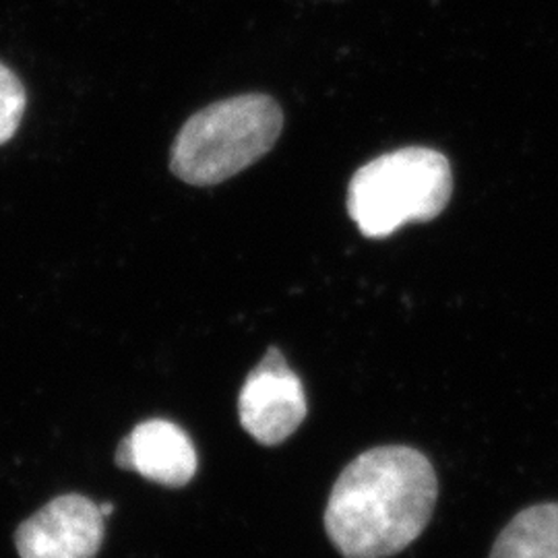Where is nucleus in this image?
<instances>
[{
  "label": "nucleus",
  "instance_id": "obj_6",
  "mask_svg": "<svg viewBox=\"0 0 558 558\" xmlns=\"http://www.w3.org/2000/svg\"><path fill=\"white\" fill-rule=\"evenodd\" d=\"M120 470L137 472L161 486L180 488L197 474V451L191 437L170 420H145L117 449Z\"/></svg>",
  "mask_w": 558,
  "mask_h": 558
},
{
  "label": "nucleus",
  "instance_id": "obj_5",
  "mask_svg": "<svg viewBox=\"0 0 558 558\" xmlns=\"http://www.w3.org/2000/svg\"><path fill=\"white\" fill-rule=\"evenodd\" d=\"M104 542L100 505L62 495L25 519L15 532L21 558H94Z\"/></svg>",
  "mask_w": 558,
  "mask_h": 558
},
{
  "label": "nucleus",
  "instance_id": "obj_7",
  "mask_svg": "<svg viewBox=\"0 0 558 558\" xmlns=\"http://www.w3.org/2000/svg\"><path fill=\"white\" fill-rule=\"evenodd\" d=\"M490 558H558V502L534 505L511 519Z\"/></svg>",
  "mask_w": 558,
  "mask_h": 558
},
{
  "label": "nucleus",
  "instance_id": "obj_2",
  "mask_svg": "<svg viewBox=\"0 0 558 558\" xmlns=\"http://www.w3.org/2000/svg\"><path fill=\"white\" fill-rule=\"evenodd\" d=\"M281 129V108L269 96L246 94L216 101L180 129L170 168L195 186L220 184L269 154Z\"/></svg>",
  "mask_w": 558,
  "mask_h": 558
},
{
  "label": "nucleus",
  "instance_id": "obj_4",
  "mask_svg": "<svg viewBox=\"0 0 558 558\" xmlns=\"http://www.w3.org/2000/svg\"><path fill=\"white\" fill-rule=\"evenodd\" d=\"M306 412L308 403L302 383L278 348H271L242 385V428L260 445L276 447L299 430Z\"/></svg>",
  "mask_w": 558,
  "mask_h": 558
},
{
  "label": "nucleus",
  "instance_id": "obj_3",
  "mask_svg": "<svg viewBox=\"0 0 558 558\" xmlns=\"http://www.w3.org/2000/svg\"><path fill=\"white\" fill-rule=\"evenodd\" d=\"M453 193L449 160L428 147H403L364 163L348 186V214L366 239L440 216Z\"/></svg>",
  "mask_w": 558,
  "mask_h": 558
},
{
  "label": "nucleus",
  "instance_id": "obj_8",
  "mask_svg": "<svg viewBox=\"0 0 558 558\" xmlns=\"http://www.w3.org/2000/svg\"><path fill=\"white\" fill-rule=\"evenodd\" d=\"M25 104L27 96L20 77L0 62V145L17 133Z\"/></svg>",
  "mask_w": 558,
  "mask_h": 558
},
{
  "label": "nucleus",
  "instance_id": "obj_9",
  "mask_svg": "<svg viewBox=\"0 0 558 558\" xmlns=\"http://www.w3.org/2000/svg\"><path fill=\"white\" fill-rule=\"evenodd\" d=\"M100 511L104 518H108L110 513H114V505H110V502H101Z\"/></svg>",
  "mask_w": 558,
  "mask_h": 558
},
{
  "label": "nucleus",
  "instance_id": "obj_1",
  "mask_svg": "<svg viewBox=\"0 0 558 558\" xmlns=\"http://www.w3.org/2000/svg\"><path fill=\"white\" fill-rule=\"evenodd\" d=\"M439 497L435 468L403 445L368 449L343 468L325 530L343 558H389L418 538Z\"/></svg>",
  "mask_w": 558,
  "mask_h": 558
}]
</instances>
